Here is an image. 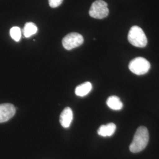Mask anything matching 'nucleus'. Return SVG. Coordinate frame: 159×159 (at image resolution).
I'll return each mask as SVG.
<instances>
[{
  "mask_svg": "<svg viewBox=\"0 0 159 159\" xmlns=\"http://www.w3.org/2000/svg\"><path fill=\"white\" fill-rule=\"evenodd\" d=\"M148 140L149 134L148 129L144 126L139 127L129 147L131 152L134 153L140 152L146 148Z\"/></svg>",
  "mask_w": 159,
  "mask_h": 159,
  "instance_id": "1",
  "label": "nucleus"
},
{
  "mask_svg": "<svg viewBox=\"0 0 159 159\" xmlns=\"http://www.w3.org/2000/svg\"><path fill=\"white\" fill-rule=\"evenodd\" d=\"M128 40L131 45L136 47H145L148 39L143 30L140 27L134 25L131 28L128 34Z\"/></svg>",
  "mask_w": 159,
  "mask_h": 159,
  "instance_id": "2",
  "label": "nucleus"
},
{
  "mask_svg": "<svg viewBox=\"0 0 159 159\" xmlns=\"http://www.w3.org/2000/svg\"><path fill=\"white\" fill-rule=\"evenodd\" d=\"M129 68L131 71L138 75L146 74L150 69V63L143 57H136L131 61Z\"/></svg>",
  "mask_w": 159,
  "mask_h": 159,
  "instance_id": "3",
  "label": "nucleus"
},
{
  "mask_svg": "<svg viewBox=\"0 0 159 159\" xmlns=\"http://www.w3.org/2000/svg\"><path fill=\"white\" fill-rule=\"evenodd\" d=\"M109 13L107 3L103 0L94 1L90 8V16L96 19H103L107 17Z\"/></svg>",
  "mask_w": 159,
  "mask_h": 159,
  "instance_id": "4",
  "label": "nucleus"
},
{
  "mask_svg": "<svg viewBox=\"0 0 159 159\" xmlns=\"http://www.w3.org/2000/svg\"><path fill=\"white\" fill-rule=\"evenodd\" d=\"M84 42L83 37L77 33H71L66 35L62 40V44L65 49L71 50L82 45Z\"/></svg>",
  "mask_w": 159,
  "mask_h": 159,
  "instance_id": "5",
  "label": "nucleus"
},
{
  "mask_svg": "<svg viewBox=\"0 0 159 159\" xmlns=\"http://www.w3.org/2000/svg\"><path fill=\"white\" fill-rule=\"evenodd\" d=\"M16 109L14 106L10 103L0 104V123L8 121L15 115Z\"/></svg>",
  "mask_w": 159,
  "mask_h": 159,
  "instance_id": "6",
  "label": "nucleus"
},
{
  "mask_svg": "<svg viewBox=\"0 0 159 159\" xmlns=\"http://www.w3.org/2000/svg\"><path fill=\"white\" fill-rule=\"evenodd\" d=\"M73 117L72 110L70 107H66L63 110L60 117V122L64 128H68L71 125Z\"/></svg>",
  "mask_w": 159,
  "mask_h": 159,
  "instance_id": "7",
  "label": "nucleus"
},
{
  "mask_svg": "<svg viewBox=\"0 0 159 159\" xmlns=\"http://www.w3.org/2000/svg\"><path fill=\"white\" fill-rule=\"evenodd\" d=\"M116 130V125L113 123L106 125H101L97 131L98 135L102 137H110L113 135Z\"/></svg>",
  "mask_w": 159,
  "mask_h": 159,
  "instance_id": "8",
  "label": "nucleus"
},
{
  "mask_svg": "<svg viewBox=\"0 0 159 159\" xmlns=\"http://www.w3.org/2000/svg\"><path fill=\"white\" fill-rule=\"evenodd\" d=\"M91 89L92 84L91 83L85 82L76 87L75 90V93L78 96H85L91 91Z\"/></svg>",
  "mask_w": 159,
  "mask_h": 159,
  "instance_id": "9",
  "label": "nucleus"
},
{
  "mask_svg": "<svg viewBox=\"0 0 159 159\" xmlns=\"http://www.w3.org/2000/svg\"><path fill=\"white\" fill-rule=\"evenodd\" d=\"M106 102L108 107L114 110H120L123 107V102H121L119 97L116 96L109 97Z\"/></svg>",
  "mask_w": 159,
  "mask_h": 159,
  "instance_id": "10",
  "label": "nucleus"
},
{
  "mask_svg": "<svg viewBox=\"0 0 159 159\" xmlns=\"http://www.w3.org/2000/svg\"><path fill=\"white\" fill-rule=\"evenodd\" d=\"M37 30V27L34 23L29 22L25 24L24 27L23 29V34L24 35L25 37L29 38L33 35L36 34Z\"/></svg>",
  "mask_w": 159,
  "mask_h": 159,
  "instance_id": "11",
  "label": "nucleus"
},
{
  "mask_svg": "<svg viewBox=\"0 0 159 159\" xmlns=\"http://www.w3.org/2000/svg\"><path fill=\"white\" fill-rule=\"evenodd\" d=\"M10 35L13 40L18 42L21 37V30L18 27H13L10 30Z\"/></svg>",
  "mask_w": 159,
  "mask_h": 159,
  "instance_id": "12",
  "label": "nucleus"
},
{
  "mask_svg": "<svg viewBox=\"0 0 159 159\" xmlns=\"http://www.w3.org/2000/svg\"><path fill=\"white\" fill-rule=\"evenodd\" d=\"M63 1V0H48L49 5L52 8L59 7L62 4Z\"/></svg>",
  "mask_w": 159,
  "mask_h": 159,
  "instance_id": "13",
  "label": "nucleus"
}]
</instances>
